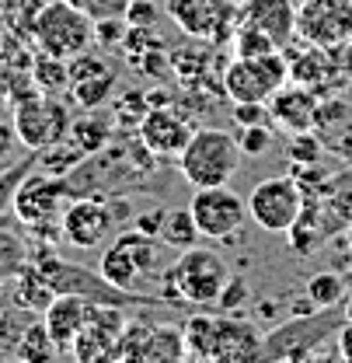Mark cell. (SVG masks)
<instances>
[{"label": "cell", "instance_id": "cell-1", "mask_svg": "<svg viewBox=\"0 0 352 363\" xmlns=\"http://www.w3.org/2000/svg\"><path fill=\"white\" fill-rule=\"evenodd\" d=\"M28 259H32L35 266H42V272L49 276V283H52L56 294H74V297H84L91 304L140 308V311H147V308H171L168 297H161V294L150 297V294H136V290H126V286H115L112 279L101 276V269L94 272V269H88V266L67 262V259H59L49 245L28 252Z\"/></svg>", "mask_w": 352, "mask_h": 363}, {"label": "cell", "instance_id": "cell-2", "mask_svg": "<svg viewBox=\"0 0 352 363\" xmlns=\"http://www.w3.org/2000/svg\"><path fill=\"white\" fill-rule=\"evenodd\" d=\"M230 279V269L220 252L213 248H185L178 259L161 272V297L171 304H192V308H210L217 304L223 283Z\"/></svg>", "mask_w": 352, "mask_h": 363}, {"label": "cell", "instance_id": "cell-3", "mask_svg": "<svg viewBox=\"0 0 352 363\" xmlns=\"http://www.w3.org/2000/svg\"><path fill=\"white\" fill-rule=\"evenodd\" d=\"M241 143L227 130H195L188 143L178 154V172L192 189H210V185H230V179L241 168Z\"/></svg>", "mask_w": 352, "mask_h": 363}, {"label": "cell", "instance_id": "cell-4", "mask_svg": "<svg viewBox=\"0 0 352 363\" xmlns=\"http://www.w3.org/2000/svg\"><path fill=\"white\" fill-rule=\"evenodd\" d=\"M32 39L39 45V52L70 60V56L91 49L94 18L70 0H45V4H39V11L32 18Z\"/></svg>", "mask_w": 352, "mask_h": 363}, {"label": "cell", "instance_id": "cell-5", "mask_svg": "<svg viewBox=\"0 0 352 363\" xmlns=\"http://www.w3.org/2000/svg\"><path fill=\"white\" fill-rule=\"evenodd\" d=\"M342 321H346L342 304L310 315H293L262 339V360H314V350L335 339Z\"/></svg>", "mask_w": 352, "mask_h": 363}, {"label": "cell", "instance_id": "cell-6", "mask_svg": "<svg viewBox=\"0 0 352 363\" xmlns=\"http://www.w3.org/2000/svg\"><path fill=\"white\" fill-rule=\"evenodd\" d=\"M101 276L112 279L115 286H126L132 290L136 283L150 279V276H161L164 262H161V238H150L143 230H123L112 238V245L101 252Z\"/></svg>", "mask_w": 352, "mask_h": 363}, {"label": "cell", "instance_id": "cell-7", "mask_svg": "<svg viewBox=\"0 0 352 363\" xmlns=\"http://www.w3.org/2000/svg\"><path fill=\"white\" fill-rule=\"evenodd\" d=\"M11 108H14L11 126L18 133V143H25L28 150H45V147H52V143L70 136L74 116L67 112V105L56 94L28 91V94L14 98Z\"/></svg>", "mask_w": 352, "mask_h": 363}, {"label": "cell", "instance_id": "cell-8", "mask_svg": "<svg viewBox=\"0 0 352 363\" xmlns=\"http://www.w3.org/2000/svg\"><path fill=\"white\" fill-rule=\"evenodd\" d=\"M74 196H77V192H74V185H70L67 175H52V172H35V168H32V172L25 175V182L18 185L11 210H14V217L28 227V230L52 227V224H59V213H63V206H67Z\"/></svg>", "mask_w": 352, "mask_h": 363}, {"label": "cell", "instance_id": "cell-9", "mask_svg": "<svg viewBox=\"0 0 352 363\" xmlns=\"http://www.w3.org/2000/svg\"><path fill=\"white\" fill-rule=\"evenodd\" d=\"M304 206H307V192L293 175L265 179L248 192V217L268 234H286L300 220Z\"/></svg>", "mask_w": 352, "mask_h": 363}, {"label": "cell", "instance_id": "cell-10", "mask_svg": "<svg viewBox=\"0 0 352 363\" xmlns=\"http://www.w3.org/2000/svg\"><path fill=\"white\" fill-rule=\"evenodd\" d=\"M286 74H290V67L279 52L237 56L223 70V91H227L230 101H268L286 84Z\"/></svg>", "mask_w": 352, "mask_h": 363}, {"label": "cell", "instance_id": "cell-11", "mask_svg": "<svg viewBox=\"0 0 352 363\" xmlns=\"http://www.w3.org/2000/svg\"><path fill=\"white\" fill-rule=\"evenodd\" d=\"M188 210H192V220L199 227V234L210 238V241H230V238H237L244 220H248V199H241L230 185L195 189Z\"/></svg>", "mask_w": 352, "mask_h": 363}, {"label": "cell", "instance_id": "cell-12", "mask_svg": "<svg viewBox=\"0 0 352 363\" xmlns=\"http://www.w3.org/2000/svg\"><path fill=\"white\" fill-rule=\"evenodd\" d=\"M115 230V210L105 196H74L59 213V234L74 248H101Z\"/></svg>", "mask_w": 352, "mask_h": 363}, {"label": "cell", "instance_id": "cell-13", "mask_svg": "<svg viewBox=\"0 0 352 363\" xmlns=\"http://www.w3.org/2000/svg\"><path fill=\"white\" fill-rule=\"evenodd\" d=\"M168 18L192 39L220 43L237 28L234 0H168Z\"/></svg>", "mask_w": 352, "mask_h": 363}, {"label": "cell", "instance_id": "cell-14", "mask_svg": "<svg viewBox=\"0 0 352 363\" xmlns=\"http://www.w3.org/2000/svg\"><path fill=\"white\" fill-rule=\"evenodd\" d=\"M126 308H112V304H91V315L84 321V328L77 332L70 357L77 363H101L112 360V350L126 328Z\"/></svg>", "mask_w": 352, "mask_h": 363}, {"label": "cell", "instance_id": "cell-15", "mask_svg": "<svg viewBox=\"0 0 352 363\" xmlns=\"http://www.w3.org/2000/svg\"><path fill=\"white\" fill-rule=\"evenodd\" d=\"M192 133L195 130L188 126V119L178 108H168V105H150L147 116L140 119V140H143V147L150 154H161V157H178Z\"/></svg>", "mask_w": 352, "mask_h": 363}, {"label": "cell", "instance_id": "cell-16", "mask_svg": "<svg viewBox=\"0 0 352 363\" xmlns=\"http://www.w3.org/2000/svg\"><path fill=\"white\" fill-rule=\"evenodd\" d=\"M262 339L265 332L237 311L217 315V363H248L262 360Z\"/></svg>", "mask_w": 352, "mask_h": 363}, {"label": "cell", "instance_id": "cell-17", "mask_svg": "<svg viewBox=\"0 0 352 363\" xmlns=\"http://www.w3.org/2000/svg\"><path fill=\"white\" fill-rule=\"evenodd\" d=\"M237 25L262 32L265 39H272L283 49L297 32L293 0H248L244 7H237Z\"/></svg>", "mask_w": 352, "mask_h": 363}, {"label": "cell", "instance_id": "cell-18", "mask_svg": "<svg viewBox=\"0 0 352 363\" xmlns=\"http://www.w3.org/2000/svg\"><path fill=\"white\" fill-rule=\"evenodd\" d=\"M88 315H91V301L74 297V294H56L52 304L42 311V325L49 332V339L56 342L59 357H70V346H74L77 332L84 328Z\"/></svg>", "mask_w": 352, "mask_h": 363}, {"label": "cell", "instance_id": "cell-19", "mask_svg": "<svg viewBox=\"0 0 352 363\" xmlns=\"http://www.w3.org/2000/svg\"><path fill=\"white\" fill-rule=\"evenodd\" d=\"M268 112H272V123L283 133H304L317 123V101L304 84H293V88L283 84L268 98Z\"/></svg>", "mask_w": 352, "mask_h": 363}, {"label": "cell", "instance_id": "cell-20", "mask_svg": "<svg viewBox=\"0 0 352 363\" xmlns=\"http://www.w3.org/2000/svg\"><path fill=\"white\" fill-rule=\"evenodd\" d=\"M52 297H56V290H52V283H49V276L42 272V266H35L32 259L18 269L14 276V304L21 308V311H39L42 315L45 308L52 304Z\"/></svg>", "mask_w": 352, "mask_h": 363}, {"label": "cell", "instance_id": "cell-21", "mask_svg": "<svg viewBox=\"0 0 352 363\" xmlns=\"http://www.w3.org/2000/svg\"><path fill=\"white\" fill-rule=\"evenodd\" d=\"M181 335H185V360H217V315L206 311L188 315L181 325Z\"/></svg>", "mask_w": 352, "mask_h": 363}, {"label": "cell", "instance_id": "cell-22", "mask_svg": "<svg viewBox=\"0 0 352 363\" xmlns=\"http://www.w3.org/2000/svg\"><path fill=\"white\" fill-rule=\"evenodd\" d=\"M185 360V335L181 325L171 321H150L147 332V346H143V363H178Z\"/></svg>", "mask_w": 352, "mask_h": 363}, {"label": "cell", "instance_id": "cell-23", "mask_svg": "<svg viewBox=\"0 0 352 363\" xmlns=\"http://www.w3.org/2000/svg\"><path fill=\"white\" fill-rule=\"evenodd\" d=\"M14 357H18V360H28V363H45V360H56L59 350H56V342L49 339L42 321H32V325L21 328V335H18V342H14Z\"/></svg>", "mask_w": 352, "mask_h": 363}, {"label": "cell", "instance_id": "cell-24", "mask_svg": "<svg viewBox=\"0 0 352 363\" xmlns=\"http://www.w3.org/2000/svg\"><path fill=\"white\" fill-rule=\"evenodd\" d=\"M199 238H203V234H199V227H195V220H192V210H188V206L164 210V224H161V245L185 252V248H192Z\"/></svg>", "mask_w": 352, "mask_h": 363}, {"label": "cell", "instance_id": "cell-25", "mask_svg": "<svg viewBox=\"0 0 352 363\" xmlns=\"http://www.w3.org/2000/svg\"><path fill=\"white\" fill-rule=\"evenodd\" d=\"M32 81L42 94H59V91L70 88V70H67V60L59 56H49V52H39L32 56Z\"/></svg>", "mask_w": 352, "mask_h": 363}, {"label": "cell", "instance_id": "cell-26", "mask_svg": "<svg viewBox=\"0 0 352 363\" xmlns=\"http://www.w3.org/2000/svg\"><path fill=\"white\" fill-rule=\"evenodd\" d=\"M304 294L310 297L314 308H339L349 290H346V279L339 272H314L304 286Z\"/></svg>", "mask_w": 352, "mask_h": 363}, {"label": "cell", "instance_id": "cell-27", "mask_svg": "<svg viewBox=\"0 0 352 363\" xmlns=\"http://www.w3.org/2000/svg\"><path fill=\"white\" fill-rule=\"evenodd\" d=\"M32 168H39V150H28V154H25V157H18L11 168H0V217L11 210L18 185L25 182V175H28Z\"/></svg>", "mask_w": 352, "mask_h": 363}, {"label": "cell", "instance_id": "cell-28", "mask_svg": "<svg viewBox=\"0 0 352 363\" xmlns=\"http://www.w3.org/2000/svg\"><path fill=\"white\" fill-rule=\"evenodd\" d=\"M108 123L101 119V116H94V108H91V116H84V119H74V126H70V140L84 150V154H98L101 150V143L108 140Z\"/></svg>", "mask_w": 352, "mask_h": 363}, {"label": "cell", "instance_id": "cell-29", "mask_svg": "<svg viewBox=\"0 0 352 363\" xmlns=\"http://www.w3.org/2000/svg\"><path fill=\"white\" fill-rule=\"evenodd\" d=\"M115 88V74L108 70V74H101V77H91V81H81V84H70V98H74V105L77 108H101V101H108V94Z\"/></svg>", "mask_w": 352, "mask_h": 363}, {"label": "cell", "instance_id": "cell-30", "mask_svg": "<svg viewBox=\"0 0 352 363\" xmlns=\"http://www.w3.org/2000/svg\"><path fill=\"white\" fill-rule=\"evenodd\" d=\"M25 262H28L25 241L18 234H11V230H0V283L4 279H14Z\"/></svg>", "mask_w": 352, "mask_h": 363}, {"label": "cell", "instance_id": "cell-31", "mask_svg": "<svg viewBox=\"0 0 352 363\" xmlns=\"http://www.w3.org/2000/svg\"><path fill=\"white\" fill-rule=\"evenodd\" d=\"M237 143H241V154L244 157H262L272 150V143H276V133H272V123H259V126H241V136H237Z\"/></svg>", "mask_w": 352, "mask_h": 363}, {"label": "cell", "instance_id": "cell-32", "mask_svg": "<svg viewBox=\"0 0 352 363\" xmlns=\"http://www.w3.org/2000/svg\"><path fill=\"white\" fill-rule=\"evenodd\" d=\"M67 70H70V84H81V81H91V77H101V74H108V63L101 60V56H94V52H77V56H70L67 60Z\"/></svg>", "mask_w": 352, "mask_h": 363}, {"label": "cell", "instance_id": "cell-33", "mask_svg": "<svg viewBox=\"0 0 352 363\" xmlns=\"http://www.w3.org/2000/svg\"><path fill=\"white\" fill-rule=\"evenodd\" d=\"M290 157H293L297 164H304V168H314V164L321 161V140H314L310 130L290 133Z\"/></svg>", "mask_w": 352, "mask_h": 363}, {"label": "cell", "instance_id": "cell-34", "mask_svg": "<svg viewBox=\"0 0 352 363\" xmlns=\"http://www.w3.org/2000/svg\"><path fill=\"white\" fill-rule=\"evenodd\" d=\"M130 32V21L126 18H98L94 21V43H101L105 49H119L123 39Z\"/></svg>", "mask_w": 352, "mask_h": 363}, {"label": "cell", "instance_id": "cell-35", "mask_svg": "<svg viewBox=\"0 0 352 363\" xmlns=\"http://www.w3.org/2000/svg\"><path fill=\"white\" fill-rule=\"evenodd\" d=\"M234 123L237 126H259V123H272L268 101H234Z\"/></svg>", "mask_w": 352, "mask_h": 363}, {"label": "cell", "instance_id": "cell-36", "mask_svg": "<svg viewBox=\"0 0 352 363\" xmlns=\"http://www.w3.org/2000/svg\"><path fill=\"white\" fill-rule=\"evenodd\" d=\"M70 4L88 11L94 21L98 18H126V7H130V0H70Z\"/></svg>", "mask_w": 352, "mask_h": 363}, {"label": "cell", "instance_id": "cell-37", "mask_svg": "<svg viewBox=\"0 0 352 363\" xmlns=\"http://www.w3.org/2000/svg\"><path fill=\"white\" fill-rule=\"evenodd\" d=\"M248 301V283L241 279V276H230L227 283H223L220 297H217V304H220L223 311H237L241 304Z\"/></svg>", "mask_w": 352, "mask_h": 363}, {"label": "cell", "instance_id": "cell-38", "mask_svg": "<svg viewBox=\"0 0 352 363\" xmlns=\"http://www.w3.org/2000/svg\"><path fill=\"white\" fill-rule=\"evenodd\" d=\"M126 21L136 25V28H154V25H157V4H154V0H130Z\"/></svg>", "mask_w": 352, "mask_h": 363}, {"label": "cell", "instance_id": "cell-39", "mask_svg": "<svg viewBox=\"0 0 352 363\" xmlns=\"http://www.w3.org/2000/svg\"><path fill=\"white\" fill-rule=\"evenodd\" d=\"M161 224H164V210H157V213H140V217H136V230H143V234H150V238H161Z\"/></svg>", "mask_w": 352, "mask_h": 363}, {"label": "cell", "instance_id": "cell-40", "mask_svg": "<svg viewBox=\"0 0 352 363\" xmlns=\"http://www.w3.org/2000/svg\"><path fill=\"white\" fill-rule=\"evenodd\" d=\"M335 346H339L342 360L352 363V321H342V325H339V332H335Z\"/></svg>", "mask_w": 352, "mask_h": 363}, {"label": "cell", "instance_id": "cell-41", "mask_svg": "<svg viewBox=\"0 0 352 363\" xmlns=\"http://www.w3.org/2000/svg\"><path fill=\"white\" fill-rule=\"evenodd\" d=\"M14 147H18V133H14V126L0 123V161H7V157L14 154Z\"/></svg>", "mask_w": 352, "mask_h": 363}, {"label": "cell", "instance_id": "cell-42", "mask_svg": "<svg viewBox=\"0 0 352 363\" xmlns=\"http://www.w3.org/2000/svg\"><path fill=\"white\" fill-rule=\"evenodd\" d=\"M342 315L346 321H352V294H346V301H342Z\"/></svg>", "mask_w": 352, "mask_h": 363}, {"label": "cell", "instance_id": "cell-43", "mask_svg": "<svg viewBox=\"0 0 352 363\" xmlns=\"http://www.w3.org/2000/svg\"><path fill=\"white\" fill-rule=\"evenodd\" d=\"M349 241H352V227H349Z\"/></svg>", "mask_w": 352, "mask_h": 363}]
</instances>
